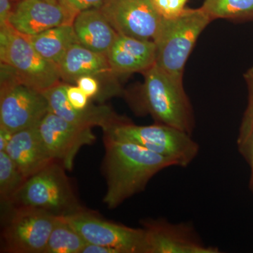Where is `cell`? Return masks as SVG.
<instances>
[{
	"instance_id": "cell-30",
	"label": "cell",
	"mask_w": 253,
	"mask_h": 253,
	"mask_svg": "<svg viewBox=\"0 0 253 253\" xmlns=\"http://www.w3.org/2000/svg\"><path fill=\"white\" fill-rule=\"evenodd\" d=\"M12 135L13 133L9 129L0 126V151H5Z\"/></svg>"
},
{
	"instance_id": "cell-10",
	"label": "cell",
	"mask_w": 253,
	"mask_h": 253,
	"mask_svg": "<svg viewBox=\"0 0 253 253\" xmlns=\"http://www.w3.org/2000/svg\"><path fill=\"white\" fill-rule=\"evenodd\" d=\"M118 34L154 41L163 18L151 0H107L99 8Z\"/></svg>"
},
{
	"instance_id": "cell-13",
	"label": "cell",
	"mask_w": 253,
	"mask_h": 253,
	"mask_svg": "<svg viewBox=\"0 0 253 253\" xmlns=\"http://www.w3.org/2000/svg\"><path fill=\"white\" fill-rule=\"evenodd\" d=\"M76 16L59 2L18 0L6 24L24 36H34L57 26L73 25Z\"/></svg>"
},
{
	"instance_id": "cell-19",
	"label": "cell",
	"mask_w": 253,
	"mask_h": 253,
	"mask_svg": "<svg viewBox=\"0 0 253 253\" xmlns=\"http://www.w3.org/2000/svg\"><path fill=\"white\" fill-rule=\"evenodd\" d=\"M44 59L59 64L68 49L78 42L73 25L51 28L34 36H24Z\"/></svg>"
},
{
	"instance_id": "cell-9",
	"label": "cell",
	"mask_w": 253,
	"mask_h": 253,
	"mask_svg": "<svg viewBox=\"0 0 253 253\" xmlns=\"http://www.w3.org/2000/svg\"><path fill=\"white\" fill-rule=\"evenodd\" d=\"M65 217L88 244L109 246L121 253H147L142 227L111 222L84 209Z\"/></svg>"
},
{
	"instance_id": "cell-3",
	"label": "cell",
	"mask_w": 253,
	"mask_h": 253,
	"mask_svg": "<svg viewBox=\"0 0 253 253\" xmlns=\"http://www.w3.org/2000/svg\"><path fill=\"white\" fill-rule=\"evenodd\" d=\"M141 106L156 123L172 126L192 134L194 113L183 82L178 81L156 63L144 73Z\"/></svg>"
},
{
	"instance_id": "cell-29",
	"label": "cell",
	"mask_w": 253,
	"mask_h": 253,
	"mask_svg": "<svg viewBox=\"0 0 253 253\" xmlns=\"http://www.w3.org/2000/svg\"><path fill=\"white\" fill-rule=\"evenodd\" d=\"M82 253H121L117 249L109 246L86 244Z\"/></svg>"
},
{
	"instance_id": "cell-4",
	"label": "cell",
	"mask_w": 253,
	"mask_h": 253,
	"mask_svg": "<svg viewBox=\"0 0 253 253\" xmlns=\"http://www.w3.org/2000/svg\"><path fill=\"white\" fill-rule=\"evenodd\" d=\"M66 170L61 163L53 161L29 176L9 209L35 208L56 216H67L83 210Z\"/></svg>"
},
{
	"instance_id": "cell-15",
	"label": "cell",
	"mask_w": 253,
	"mask_h": 253,
	"mask_svg": "<svg viewBox=\"0 0 253 253\" xmlns=\"http://www.w3.org/2000/svg\"><path fill=\"white\" fill-rule=\"evenodd\" d=\"M106 57L116 75L144 73L156 63V44L154 41L118 34Z\"/></svg>"
},
{
	"instance_id": "cell-22",
	"label": "cell",
	"mask_w": 253,
	"mask_h": 253,
	"mask_svg": "<svg viewBox=\"0 0 253 253\" xmlns=\"http://www.w3.org/2000/svg\"><path fill=\"white\" fill-rule=\"evenodd\" d=\"M26 180L16 163L4 151H0V199L4 208L9 209Z\"/></svg>"
},
{
	"instance_id": "cell-12",
	"label": "cell",
	"mask_w": 253,
	"mask_h": 253,
	"mask_svg": "<svg viewBox=\"0 0 253 253\" xmlns=\"http://www.w3.org/2000/svg\"><path fill=\"white\" fill-rule=\"evenodd\" d=\"M147 253H219L208 246L189 223L169 222L167 219H147L142 222Z\"/></svg>"
},
{
	"instance_id": "cell-21",
	"label": "cell",
	"mask_w": 253,
	"mask_h": 253,
	"mask_svg": "<svg viewBox=\"0 0 253 253\" xmlns=\"http://www.w3.org/2000/svg\"><path fill=\"white\" fill-rule=\"evenodd\" d=\"M86 244L65 216H59L44 253H82Z\"/></svg>"
},
{
	"instance_id": "cell-7",
	"label": "cell",
	"mask_w": 253,
	"mask_h": 253,
	"mask_svg": "<svg viewBox=\"0 0 253 253\" xmlns=\"http://www.w3.org/2000/svg\"><path fill=\"white\" fill-rule=\"evenodd\" d=\"M49 111L44 94L20 83L11 68L1 63L0 126L14 134L38 126Z\"/></svg>"
},
{
	"instance_id": "cell-1",
	"label": "cell",
	"mask_w": 253,
	"mask_h": 253,
	"mask_svg": "<svg viewBox=\"0 0 253 253\" xmlns=\"http://www.w3.org/2000/svg\"><path fill=\"white\" fill-rule=\"evenodd\" d=\"M104 172L107 191L104 202L114 209L144 191L158 172L174 167L170 161L131 141L104 134Z\"/></svg>"
},
{
	"instance_id": "cell-25",
	"label": "cell",
	"mask_w": 253,
	"mask_h": 253,
	"mask_svg": "<svg viewBox=\"0 0 253 253\" xmlns=\"http://www.w3.org/2000/svg\"><path fill=\"white\" fill-rule=\"evenodd\" d=\"M106 1L107 0H57L60 4L76 15L84 10L100 8Z\"/></svg>"
},
{
	"instance_id": "cell-2",
	"label": "cell",
	"mask_w": 253,
	"mask_h": 253,
	"mask_svg": "<svg viewBox=\"0 0 253 253\" xmlns=\"http://www.w3.org/2000/svg\"><path fill=\"white\" fill-rule=\"evenodd\" d=\"M212 21L201 9H188L179 16L163 18L154 42L156 65L176 81L183 82L184 68L198 38Z\"/></svg>"
},
{
	"instance_id": "cell-23",
	"label": "cell",
	"mask_w": 253,
	"mask_h": 253,
	"mask_svg": "<svg viewBox=\"0 0 253 253\" xmlns=\"http://www.w3.org/2000/svg\"><path fill=\"white\" fill-rule=\"evenodd\" d=\"M201 8L212 21L253 18V0H204Z\"/></svg>"
},
{
	"instance_id": "cell-24",
	"label": "cell",
	"mask_w": 253,
	"mask_h": 253,
	"mask_svg": "<svg viewBox=\"0 0 253 253\" xmlns=\"http://www.w3.org/2000/svg\"><path fill=\"white\" fill-rule=\"evenodd\" d=\"M158 14L163 18L179 16L185 11L189 0H151Z\"/></svg>"
},
{
	"instance_id": "cell-31",
	"label": "cell",
	"mask_w": 253,
	"mask_h": 253,
	"mask_svg": "<svg viewBox=\"0 0 253 253\" xmlns=\"http://www.w3.org/2000/svg\"><path fill=\"white\" fill-rule=\"evenodd\" d=\"M250 188H251V191L253 192V182L250 184Z\"/></svg>"
},
{
	"instance_id": "cell-6",
	"label": "cell",
	"mask_w": 253,
	"mask_h": 253,
	"mask_svg": "<svg viewBox=\"0 0 253 253\" xmlns=\"http://www.w3.org/2000/svg\"><path fill=\"white\" fill-rule=\"evenodd\" d=\"M0 59L11 68L20 83L41 92L61 83L57 65L44 59L8 24L0 31Z\"/></svg>"
},
{
	"instance_id": "cell-28",
	"label": "cell",
	"mask_w": 253,
	"mask_h": 253,
	"mask_svg": "<svg viewBox=\"0 0 253 253\" xmlns=\"http://www.w3.org/2000/svg\"><path fill=\"white\" fill-rule=\"evenodd\" d=\"M12 0H0V26H4L8 23V20L12 12Z\"/></svg>"
},
{
	"instance_id": "cell-16",
	"label": "cell",
	"mask_w": 253,
	"mask_h": 253,
	"mask_svg": "<svg viewBox=\"0 0 253 253\" xmlns=\"http://www.w3.org/2000/svg\"><path fill=\"white\" fill-rule=\"evenodd\" d=\"M38 126L14 133L4 151L26 179L54 161L46 151Z\"/></svg>"
},
{
	"instance_id": "cell-11",
	"label": "cell",
	"mask_w": 253,
	"mask_h": 253,
	"mask_svg": "<svg viewBox=\"0 0 253 253\" xmlns=\"http://www.w3.org/2000/svg\"><path fill=\"white\" fill-rule=\"evenodd\" d=\"M38 128L50 157L68 171L72 170L81 148L93 144L96 139L91 128L75 126L50 111L42 118Z\"/></svg>"
},
{
	"instance_id": "cell-32",
	"label": "cell",
	"mask_w": 253,
	"mask_h": 253,
	"mask_svg": "<svg viewBox=\"0 0 253 253\" xmlns=\"http://www.w3.org/2000/svg\"><path fill=\"white\" fill-rule=\"evenodd\" d=\"M46 1H51V2H57V0H46Z\"/></svg>"
},
{
	"instance_id": "cell-33",
	"label": "cell",
	"mask_w": 253,
	"mask_h": 253,
	"mask_svg": "<svg viewBox=\"0 0 253 253\" xmlns=\"http://www.w3.org/2000/svg\"><path fill=\"white\" fill-rule=\"evenodd\" d=\"M12 1H18V0H12Z\"/></svg>"
},
{
	"instance_id": "cell-26",
	"label": "cell",
	"mask_w": 253,
	"mask_h": 253,
	"mask_svg": "<svg viewBox=\"0 0 253 253\" xmlns=\"http://www.w3.org/2000/svg\"><path fill=\"white\" fill-rule=\"evenodd\" d=\"M66 95H67L68 101L75 109L83 111L89 107V98L78 85L67 84Z\"/></svg>"
},
{
	"instance_id": "cell-27",
	"label": "cell",
	"mask_w": 253,
	"mask_h": 253,
	"mask_svg": "<svg viewBox=\"0 0 253 253\" xmlns=\"http://www.w3.org/2000/svg\"><path fill=\"white\" fill-rule=\"evenodd\" d=\"M99 78L91 76H84L78 78L76 85L84 91V94L89 98L98 97L101 91V84Z\"/></svg>"
},
{
	"instance_id": "cell-18",
	"label": "cell",
	"mask_w": 253,
	"mask_h": 253,
	"mask_svg": "<svg viewBox=\"0 0 253 253\" xmlns=\"http://www.w3.org/2000/svg\"><path fill=\"white\" fill-rule=\"evenodd\" d=\"M61 80L68 84L76 83L84 76H101L114 75L106 55L94 52L80 43L73 44L58 64Z\"/></svg>"
},
{
	"instance_id": "cell-5",
	"label": "cell",
	"mask_w": 253,
	"mask_h": 253,
	"mask_svg": "<svg viewBox=\"0 0 253 253\" xmlns=\"http://www.w3.org/2000/svg\"><path fill=\"white\" fill-rule=\"evenodd\" d=\"M104 132L140 145L170 160L175 167H188L199 154V144L191 134L160 123L140 126L123 120L105 129Z\"/></svg>"
},
{
	"instance_id": "cell-14",
	"label": "cell",
	"mask_w": 253,
	"mask_h": 253,
	"mask_svg": "<svg viewBox=\"0 0 253 253\" xmlns=\"http://www.w3.org/2000/svg\"><path fill=\"white\" fill-rule=\"evenodd\" d=\"M67 84L59 83L47 90L43 91L49 104L50 112L54 113L68 123L82 127L100 126L103 130L123 121L109 106H94L83 111H78L71 106L66 95Z\"/></svg>"
},
{
	"instance_id": "cell-8",
	"label": "cell",
	"mask_w": 253,
	"mask_h": 253,
	"mask_svg": "<svg viewBox=\"0 0 253 253\" xmlns=\"http://www.w3.org/2000/svg\"><path fill=\"white\" fill-rule=\"evenodd\" d=\"M6 213L1 234L4 252L44 253L59 216L31 207H13Z\"/></svg>"
},
{
	"instance_id": "cell-17",
	"label": "cell",
	"mask_w": 253,
	"mask_h": 253,
	"mask_svg": "<svg viewBox=\"0 0 253 253\" xmlns=\"http://www.w3.org/2000/svg\"><path fill=\"white\" fill-rule=\"evenodd\" d=\"M73 26L80 44L101 54H107L118 36L99 8L78 13Z\"/></svg>"
},
{
	"instance_id": "cell-20",
	"label": "cell",
	"mask_w": 253,
	"mask_h": 253,
	"mask_svg": "<svg viewBox=\"0 0 253 253\" xmlns=\"http://www.w3.org/2000/svg\"><path fill=\"white\" fill-rule=\"evenodd\" d=\"M248 88V104L240 126L237 147L251 169L250 184L253 182V67L244 74Z\"/></svg>"
}]
</instances>
